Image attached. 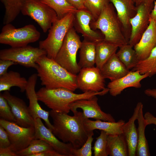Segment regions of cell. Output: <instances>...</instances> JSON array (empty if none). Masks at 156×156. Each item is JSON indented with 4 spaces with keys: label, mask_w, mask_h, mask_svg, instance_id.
Wrapping results in <instances>:
<instances>
[{
    "label": "cell",
    "mask_w": 156,
    "mask_h": 156,
    "mask_svg": "<svg viewBox=\"0 0 156 156\" xmlns=\"http://www.w3.org/2000/svg\"><path fill=\"white\" fill-rule=\"evenodd\" d=\"M73 112L74 116H70L51 110L49 115L53 121V134L62 141L78 149L84 144L91 131L85 128L83 112L77 110Z\"/></svg>",
    "instance_id": "obj_1"
},
{
    "label": "cell",
    "mask_w": 156,
    "mask_h": 156,
    "mask_svg": "<svg viewBox=\"0 0 156 156\" xmlns=\"http://www.w3.org/2000/svg\"><path fill=\"white\" fill-rule=\"evenodd\" d=\"M36 63L38 77L41 85L46 88H63L73 92L78 88L77 75L69 72L54 59L45 55L40 57Z\"/></svg>",
    "instance_id": "obj_2"
},
{
    "label": "cell",
    "mask_w": 156,
    "mask_h": 156,
    "mask_svg": "<svg viewBox=\"0 0 156 156\" xmlns=\"http://www.w3.org/2000/svg\"><path fill=\"white\" fill-rule=\"evenodd\" d=\"M109 92L107 88L99 92H87L76 94L68 89L58 88H40L36 94L38 101L44 103L51 110L57 112L68 113L70 105L79 100L90 98L95 96L103 95Z\"/></svg>",
    "instance_id": "obj_3"
},
{
    "label": "cell",
    "mask_w": 156,
    "mask_h": 156,
    "mask_svg": "<svg viewBox=\"0 0 156 156\" xmlns=\"http://www.w3.org/2000/svg\"><path fill=\"white\" fill-rule=\"evenodd\" d=\"M92 29L100 30L105 41L119 48L128 44L113 5L110 2L105 6L98 18L90 23Z\"/></svg>",
    "instance_id": "obj_4"
},
{
    "label": "cell",
    "mask_w": 156,
    "mask_h": 156,
    "mask_svg": "<svg viewBox=\"0 0 156 156\" xmlns=\"http://www.w3.org/2000/svg\"><path fill=\"white\" fill-rule=\"evenodd\" d=\"M74 14L70 13L57 19L49 30L47 38L39 42L40 48L44 50L47 56L55 60L69 29L73 26Z\"/></svg>",
    "instance_id": "obj_5"
},
{
    "label": "cell",
    "mask_w": 156,
    "mask_h": 156,
    "mask_svg": "<svg viewBox=\"0 0 156 156\" xmlns=\"http://www.w3.org/2000/svg\"><path fill=\"white\" fill-rule=\"evenodd\" d=\"M82 41L73 27L67 33L55 60L70 72L75 75L81 69L77 61V55Z\"/></svg>",
    "instance_id": "obj_6"
},
{
    "label": "cell",
    "mask_w": 156,
    "mask_h": 156,
    "mask_svg": "<svg viewBox=\"0 0 156 156\" xmlns=\"http://www.w3.org/2000/svg\"><path fill=\"white\" fill-rule=\"evenodd\" d=\"M40 37V32L32 24L16 28L10 23L4 25L0 34V43L11 47H24L37 41Z\"/></svg>",
    "instance_id": "obj_7"
},
{
    "label": "cell",
    "mask_w": 156,
    "mask_h": 156,
    "mask_svg": "<svg viewBox=\"0 0 156 156\" xmlns=\"http://www.w3.org/2000/svg\"><path fill=\"white\" fill-rule=\"evenodd\" d=\"M21 12L34 20L46 33L57 19L55 12L40 0H26Z\"/></svg>",
    "instance_id": "obj_8"
},
{
    "label": "cell",
    "mask_w": 156,
    "mask_h": 156,
    "mask_svg": "<svg viewBox=\"0 0 156 156\" xmlns=\"http://www.w3.org/2000/svg\"><path fill=\"white\" fill-rule=\"evenodd\" d=\"M46 55L45 51L39 47L29 45L1 49L0 51V59L9 60L27 67L36 69V62L40 57Z\"/></svg>",
    "instance_id": "obj_9"
},
{
    "label": "cell",
    "mask_w": 156,
    "mask_h": 156,
    "mask_svg": "<svg viewBox=\"0 0 156 156\" xmlns=\"http://www.w3.org/2000/svg\"><path fill=\"white\" fill-rule=\"evenodd\" d=\"M0 125L7 132L11 143L10 146L16 153L26 148L35 138L34 127H23L2 119H0Z\"/></svg>",
    "instance_id": "obj_10"
},
{
    "label": "cell",
    "mask_w": 156,
    "mask_h": 156,
    "mask_svg": "<svg viewBox=\"0 0 156 156\" xmlns=\"http://www.w3.org/2000/svg\"><path fill=\"white\" fill-rule=\"evenodd\" d=\"M105 79L96 66L82 68L77 75V88L83 92L101 91L106 88Z\"/></svg>",
    "instance_id": "obj_11"
},
{
    "label": "cell",
    "mask_w": 156,
    "mask_h": 156,
    "mask_svg": "<svg viewBox=\"0 0 156 156\" xmlns=\"http://www.w3.org/2000/svg\"><path fill=\"white\" fill-rule=\"evenodd\" d=\"M137 7L136 14L130 20L131 30L128 44L133 47L139 42L148 27L150 13L153 8L144 3Z\"/></svg>",
    "instance_id": "obj_12"
},
{
    "label": "cell",
    "mask_w": 156,
    "mask_h": 156,
    "mask_svg": "<svg viewBox=\"0 0 156 156\" xmlns=\"http://www.w3.org/2000/svg\"><path fill=\"white\" fill-rule=\"evenodd\" d=\"M41 119L37 118L34 119L35 138L46 141L62 156H73L72 150L74 148L72 145L59 140L52 132L44 125Z\"/></svg>",
    "instance_id": "obj_13"
},
{
    "label": "cell",
    "mask_w": 156,
    "mask_h": 156,
    "mask_svg": "<svg viewBox=\"0 0 156 156\" xmlns=\"http://www.w3.org/2000/svg\"><path fill=\"white\" fill-rule=\"evenodd\" d=\"M96 96L88 99L77 100L70 105V110L73 112L80 108L82 109L85 118H93L96 120L111 122H116L110 114L104 112L98 103Z\"/></svg>",
    "instance_id": "obj_14"
},
{
    "label": "cell",
    "mask_w": 156,
    "mask_h": 156,
    "mask_svg": "<svg viewBox=\"0 0 156 156\" xmlns=\"http://www.w3.org/2000/svg\"><path fill=\"white\" fill-rule=\"evenodd\" d=\"M38 77L37 74L34 73L31 75L27 80L25 91L29 101L28 107L33 118L35 119L40 118L43 120L47 127L52 132L54 128L49 119V112L44 110L38 102V100L35 91V86Z\"/></svg>",
    "instance_id": "obj_15"
},
{
    "label": "cell",
    "mask_w": 156,
    "mask_h": 156,
    "mask_svg": "<svg viewBox=\"0 0 156 156\" xmlns=\"http://www.w3.org/2000/svg\"><path fill=\"white\" fill-rule=\"evenodd\" d=\"M73 26L77 32L80 33L84 40L96 43L104 39L102 34L92 29L90 26L93 18L88 10H78L74 14Z\"/></svg>",
    "instance_id": "obj_16"
},
{
    "label": "cell",
    "mask_w": 156,
    "mask_h": 156,
    "mask_svg": "<svg viewBox=\"0 0 156 156\" xmlns=\"http://www.w3.org/2000/svg\"><path fill=\"white\" fill-rule=\"evenodd\" d=\"M3 96L7 100L16 119V123L22 127H34V120L28 106L22 99L12 95L8 91H4Z\"/></svg>",
    "instance_id": "obj_17"
},
{
    "label": "cell",
    "mask_w": 156,
    "mask_h": 156,
    "mask_svg": "<svg viewBox=\"0 0 156 156\" xmlns=\"http://www.w3.org/2000/svg\"><path fill=\"white\" fill-rule=\"evenodd\" d=\"M115 8L123 32L129 42L131 32L130 19L136 14L137 7L133 0H109Z\"/></svg>",
    "instance_id": "obj_18"
},
{
    "label": "cell",
    "mask_w": 156,
    "mask_h": 156,
    "mask_svg": "<svg viewBox=\"0 0 156 156\" xmlns=\"http://www.w3.org/2000/svg\"><path fill=\"white\" fill-rule=\"evenodd\" d=\"M148 77V73L142 74L138 71H130L125 76L109 82L107 86L109 92L111 96H116L126 88H140L141 81Z\"/></svg>",
    "instance_id": "obj_19"
},
{
    "label": "cell",
    "mask_w": 156,
    "mask_h": 156,
    "mask_svg": "<svg viewBox=\"0 0 156 156\" xmlns=\"http://www.w3.org/2000/svg\"><path fill=\"white\" fill-rule=\"evenodd\" d=\"M156 46V22L150 17L148 27L139 42L133 47L139 61L147 58Z\"/></svg>",
    "instance_id": "obj_20"
},
{
    "label": "cell",
    "mask_w": 156,
    "mask_h": 156,
    "mask_svg": "<svg viewBox=\"0 0 156 156\" xmlns=\"http://www.w3.org/2000/svg\"><path fill=\"white\" fill-rule=\"evenodd\" d=\"M141 103L140 102L137 103L132 116L127 122H125L122 127V133L127 144L129 156H136L138 135L135 122L137 120L138 112Z\"/></svg>",
    "instance_id": "obj_21"
},
{
    "label": "cell",
    "mask_w": 156,
    "mask_h": 156,
    "mask_svg": "<svg viewBox=\"0 0 156 156\" xmlns=\"http://www.w3.org/2000/svg\"><path fill=\"white\" fill-rule=\"evenodd\" d=\"M100 70L104 78L109 79L111 81L125 76L130 71L120 60L116 53L108 60Z\"/></svg>",
    "instance_id": "obj_22"
},
{
    "label": "cell",
    "mask_w": 156,
    "mask_h": 156,
    "mask_svg": "<svg viewBox=\"0 0 156 156\" xmlns=\"http://www.w3.org/2000/svg\"><path fill=\"white\" fill-rule=\"evenodd\" d=\"M122 119L117 122L103 121L100 120H92L88 118H84V124L88 131L99 129L105 131L108 135H114L122 133V127L125 123Z\"/></svg>",
    "instance_id": "obj_23"
},
{
    "label": "cell",
    "mask_w": 156,
    "mask_h": 156,
    "mask_svg": "<svg viewBox=\"0 0 156 156\" xmlns=\"http://www.w3.org/2000/svg\"><path fill=\"white\" fill-rule=\"evenodd\" d=\"M143 104L142 103L139 109L137 118L138 127L137 129L138 142L136 156H149L150 154L148 141L145 133V129L148 125L143 115Z\"/></svg>",
    "instance_id": "obj_24"
},
{
    "label": "cell",
    "mask_w": 156,
    "mask_h": 156,
    "mask_svg": "<svg viewBox=\"0 0 156 156\" xmlns=\"http://www.w3.org/2000/svg\"><path fill=\"white\" fill-rule=\"evenodd\" d=\"M27 80L18 72L12 70L0 76V92L10 91L14 86L19 88L21 92L25 91Z\"/></svg>",
    "instance_id": "obj_25"
},
{
    "label": "cell",
    "mask_w": 156,
    "mask_h": 156,
    "mask_svg": "<svg viewBox=\"0 0 156 156\" xmlns=\"http://www.w3.org/2000/svg\"><path fill=\"white\" fill-rule=\"evenodd\" d=\"M107 151L110 156H129L128 148L123 134L108 135Z\"/></svg>",
    "instance_id": "obj_26"
},
{
    "label": "cell",
    "mask_w": 156,
    "mask_h": 156,
    "mask_svg": "<svg viewBox=\"0 0 156 156\" xmlns=\"http://www.w3.org/2000/svg\"><path fill=\"white\" fill-rule=\"evenodd\" d=\"M78 63L81 69L94 66L95 64L96 43L83 40L80 49Z\"/></svg>",
    "instance_id": "obj_27"
},
{
    "label": "cell",
    "mask_w": 156,
    "mask_h": 156,
    "mask_svg": "<svg viewBox=\"0 0 156 156\" xmlns=\"http://www.w3.org/2000/svg\"><path fill=\"white\" fill-rule=\"evenodd\" d=\"M118 47L104 40L96 43V66L100 69L108 60L116 53Z\"/></svg>",
    "instance_id": "obj_28"
},
{
    "label": "cell",
    "mask_w": 156,
    "mask_h": 156,
    "mask_svg": "<svg viewBox=\"0 0 156 156\" xmlns=\"http://www.w3.org/2000/svg\"><path fill=\"white\" fill-rule=\"evenodd\" d=\"M26 0H1L4 5L5 12L3 19L4 25L13 21L19 14Z\"/></svg>",
    "instance_id": "obj_29"
},
{
    "label": "cell",
    "mask_w": 156,
    "mask_h": 156,
    "mask_svg": "<svg viewBox=\"0 0 156 156\" xmlns=\"http://www.w3.org/2000/svg\"><path fill=\"white\" fill-rule=\"evenodd\" d=\"M133 47L129 44L120 47L116 53L120 60L129 70L133 68L139 61Z\"/></svg>",
    "instance_id": "obj_30"
},
{
    "label": "cell",
    "mask_w": 156,
    "mask_h": 156,
    "mask_svg": "<svg viewBox=\"0 0 156 156\" xmlns=\"http://www.w3.org/2000/svg\"><path fill=\"white\" fill-rule=\"evenodd\" d=\"M40 0L55 12L59 19L70 13L75 14L78 10L67 0Z\"/></svg>",
    "instance_id": "obj_31"
},
{
    "label": "cell",
    "mask_w": 156,
    "mask_h": 156,
    "mask_svg": "<svg viewBox=\"0 0 156 156\" xmlns=\"http://www.w3.org/2000/svg\"><path fill=\"white\" fill-rule=\"evenodd\" d=\"M132 71H138L142 74L148 73L150 77L156 74V46L147 58L138 62Z\"/></svg>",
    "instance_id": "obj_32"
},
{
    "label": "cell",
    "mask_w": 156,
    "mask_h": 156,
    "mask_svg": "<svg viewBox=\"0 0 156 156\" xmlns=\"http://www.w3.org/2000/svg\"><path fill=\"white\" fill-rule=\"evenodd\" d=\"M54 150L45 141L40 139H34L25 148L17 153L18 156H31L34 154L45 151Z\"/></svg>",
    "instance_id": "obj_33"
},
{
    "label": "cell",
    "mask_w": 156,
    "mask_h": 156,
    "mask_svg": "<svg viewBox=\"0 0 156 156\" xmlns=\"http://www.w3.org/2000/svg\"><path fill=\"white\" fill-rule=\"evenodd\" d=\"M109 2V0H84L85 6L92 15L93 21L97 19L105 6Z\"/></svg>",
    "instance_id": "obj_34"
},
{
    "label": "cell",
    "mask_w": 156,
    "mask_h": 156,
    "mask_svg": "<svg viewBox=\"0 0 156 156\" xmlns=\"http://www.w3.org/2000/svg\"><path fill=\"white\" fill-rule=\"evenodd\" d=\"M108 135L103 130H101L99 135L96 138L92 148L94 156H107V138Z\"/></svg>",
    "instance_id": "obj_35"
},
{
    "label": "cell",
    "mask_w": 156,
    "mask_h": 156,
    "mask_svg": "<svg viewBox=\"0 0 156 156\" xmlns=\"http://www.w3.org/2000/svg\"><path fill=\"white\" fill-rule=\"evenodd\" d=\"M0 119L16 123L11 108L1 93L0 94Z\"/></svg>",
    "instance_id": "obj_36"
},
{
    "label": "cell",
    "mask_w": 156,
    "mask_h": 156,
    "mask_svg": "<svg viewBox=\"0 0 156 156\" xmlns=\"http://www.w3.org/2000/svg\"><path fill=\"white\" fill-rule=\"evenodd\" d=\"M94 135L93 131H91L86 141L81 148L78 149L73 148L72 150L73 156H92V146L93 140L92 136Z\"/></svg>",
    "instance_id": "obj_37"
},
{
    "label": "cell",
    "mask_w": 156,
    "mask_h": 156,
    "mask_svg": "<svg viewBox=\"0 0 156 156\" xmlns=\"http://www.w3.org/2000/svg\"><path fill=\"white\" fill-rule=\"evenodd\" d=\"M11 143L7 132L0 125V148L9 147Z\"/></svg>",
    "instance_id": "obj_38"
},
{
    "label": "cell",
    "mask_w": 156,
    "mask_h": 156,
    "mask_svg": "<svg viewBox=\"0 0 156 156\" xmlns=\"http://www.w3.org/2000/svg\"><path fill=\"white\" fill-rule=\"evenodd\" d=\"M15 64L12 61L0 59V76L7 73L8 69L10 66Z\"/></svg>",
    "instance_id": "obj_39"
},
{
    "label": "cell",
    "mask_w": 156,
    "mask_h": 156,
    "mask_svg": "<svg viewBox=\"0 0 156 156\" xmlns=\"http://www.w3.org/2000/svg\"><path fill=\"white\" fill-rule=\"evenodd\" d=\"M78 10H88L84 5V0H67Z\"/></svg>",
    "instance_id": "obj_40"
},
{
    "label": "cell",
    "mask_w": 156,
    "mask_h": 156,
    "mask_svg": "<svg viewBox=\"0 0 156 156\" xmlns=\"http://www.w3.org/2000/svg\"><path fill=\"white\" fill-rule=\"evenodd\" d=\"M0 156H18L16 153L13 151L10 146L0 148Z\"/></svg>",
    "instance_id": "obj_41"
},
{
    "label": "cell",
    "mask_w": 156,
    "mask_h": 156,
    "mask_svg": "<svg viewBox=\"0 0 156 156\" xmlns=\"http://www.w3.org/2000/svg\"><path fill=\"white\" fill-rule=\"evenodd\" d=\"M31 156H62L54 150L45 151L32 155Z\"/></svg>",
    "instance_id": "obj_42"
},
{
    "label": "cell",
    "mask_w": 156,
    "mask_h": 156,
    "mask_svg": "<svg viewBox=\"0 0 156 156\" xmlns=\"http://www.w3.org/2000/svg\"><path fill=\"white\" fill-rule=\"evenodd\" d=\"M148 125L154 124L156 125V117L149 112L146 113L144 115Z\"/></svg>",
    "instance_id": "obj_43"
},
{
    "label": "cell",
    "mask_w": 156,
    "mask_h": 156,
    "mask_svg": "<svg viewBox=\"0 0 156 156\" xmlns=\"http://www.w3.org/2000/svg\"><path fill=\"white\" fill-rule=\"evenodd\" d=\"M136 7L142 3L151 7H153L154 0H133Z\"/></svg>",
    "instance_id": "obj_44"
},
{
    "label": "cell",
    "mask_w": 156,
    "mask_h": 156,
    "mask_svg": "<svg viewBox=\"0 0 156 156\" xmlns=\"http://www.w3.org/2000/svg\"><path fill=\"white\" fill-rule=\"evenodd\" d=\"M144 93L147 96L156 99V88H148L144 91Z\"/></svg>",
    "instance_id": "obj_45"
},
{
    "label": "cell",
    "mask_w": 156,
    "mask_h": 156,
    "mask_svg": "<svg viewBox=\"0 0 156 156\" xmlns=\"http://www.w3.org/2000/svg\"><path fill=\"white\" fill-rule=\"evenodd\" d=\"M150 17L156 22V0L154 2L153 7L150 13Z\"/></svg>",
    "instance_id": "obj_46"
},
{
    "label": "cell",
    "mask_w": 156,
    "mask_h": 156,
    "mask_svg": "<svg viewBox=\"0 0 156 156\" xmlns=\"http://www.w3.org/2000/svg\"><path fill=\"white\" fill-rule=\"evenodd\" d=\"M154 0V1H156V0Z\"/></svg>",
    "instance_id": "obj_47"
}]
</instances>
